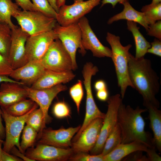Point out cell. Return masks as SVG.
I'll return each mask as SVG.
<instances>
[{"instance_id":"obj_1","label":"cell","mask_w":161,"mask_h":161,"mask_svg":"<svg viewBox=\"0 0 161 161\" xmlns=\"http://www.w3.org/2000/svg\"><path fill=\"white\" fill-rule=\"evenodd\" d=\"M128 72L134 89L142 95L143 105L159 108L160 103L156 97L160 87L159 78L153 69L151 61L144 57L136 58L131 53Z\"/></svg>"},{"instance_id":"obj_2","label":"cell","mask_w":161,"mask_h":161,"mask_svg":"<svg viewBox=\"0 0 161 161\" xmlns=\"http://www.w3.org/2000/svg\"><path fill=\"white\" fill-rule=\"evenodd\" d=\"M147 111V109H141L139 106L134 109L121 103L117 116V123L121 131V143L140 141L151 148L155 147L153 138L145 130V123L141 114Z\"/></svg>"},{"instance_id":"obj_3","label":"cell","mask_w":161,"mask_h":161,"mask_svg":"<svg viewBox=\"0 0 161 161\" xmlns=\"http://www.w3.org/2000/svg\"><path fill=\"white\" fill-rule=\"evenodd\" d=\"M111 49V58L113 62L116 73L118 86L120 89L121 98H124L127 88H134L129 77L128 64L130 53L129 51L132 45L124 46L121 44L120 37L107 32L106 37Z\"/></svg>"},{"instance_id":"obj_4","label":"cell","mask_w":161,"mask_h":161,"mask_svg":"<svg viewBox=\"0 0 161 161\" xmlns=\"http://www.w3.org/2000/svg\"><path fill=\"white\" fill-rule=\"evenodd\" d=\"M98 71L97 67L91 62L86 63L83 66L82 73L83 82L86 93V113L83 123L79 131L72 140L76 141L85 128L93 120L97 118L103 119L105 114L98 109L94 100L91 87V79Z\"/></svg>"},{"instance_id":"obj_5","label":"cell","mask_w":161,"mask_h":161,"mask_svg":"<svg viewBox=\"0 0 161 161\" xmlns=\"http://www.w3.org/2000/svg\"><path fill=\"white\" fill-rule=\"evenodd\" d=\"M13 17L21 28L29 36L52 30L57 23L55 19L38 11L21 10Z\"/></svg>"},{"instance_id":"obj_6","label":"cell","mask_w":161,"mask_h":161,"mask_svg":"<svg viewBox=\"0 0 161 161\" xmlns=\"http://www.w3.org/2000/svg\"><path fill=\"white\" fill-rule=\"evenodd\" d=\"M68 52L70 55L73 63L74 70L77 67L76 53L77 49L82 56L86 53L82 43L81 32L77 22L67 26H63L57 22L53 29Z\"/></svg>"},{"instance_id":"obj_7","label":"cell","mask_w":161,"mask_h":161,"mask_svg":"<svg viewBox=\"0 0 161 161\" xmlns=\"http://www.w3.org/2000/svg\"><path fill=\"white\" fill-rule=\"evenodd\" d=\"M38 106L36 103L28 113L20 116H13L8 113L3 108L1 107L2 117L5 123V140L3 144L2 148L4 151L10 153L11 149L13 147L16 146L21 152L23 153L19 141L20 135L29 114Z\"/></svg>"},{"instance_id":"obj_8","label":"cell","mask_w":161,"mask_h":161,"mask_svg":"<svg viewBox=\"0 0 161 161\" xmlns=\"http://www.w3.org/2000/svg\"><path fill=\"white\" fill-rule=\"evenodd\" d=\"M39 61L46 69L58 72L74 70L71 58L58 39L52 43Z\"/></svg>"},{"instance_id":"obj_9","label":"cell","mask_w":161,"mask_h":161,"mask_svg":"<svg viewBox=\"0 0 161 161\" xmlns=\"http://www.w3.org/2000/svg\"><path fill=\"white\" fill-rule=\"evenodd\" d=\"M122 99L121 95L117 94L109 97L107 100V112L103 119L98 140L90 151L91 154H98L101 153L107 137L117 123L118 111Z\"/></svg>"},{"instance_id":"obj_10","label":"cell","mask_w":161,"mask_h":161,"mask_svg":"<svg viewBox=\"0 0 161 161\" xmlns=\"http://www.w3.org/2000/svg\"><path fill=\"white\" fill-rule=\"evenodd\" d=\"M101 0H74L70 5L64 4L59 8L56 20L60 25L65 26L78 22L100 4Z\"/></svg>"},{"instance_id":"obj_11","label":"cell","mask_w":161,"mask_h":161,"mask_svg":"<svg viewBox=\"0 0 161 161\" xmlns=\"http://www.w3.org/2000/svg\"><path fill=\"white\" fill-rule=\"evenodd\" d=\"M28 97L36 103L42 111L43 121L41 129L38 132L40 134L45 128L46 124L51 121L52 118L48 114V110L51 103L55 97L61 92L67 89L66 86L60 84L51 88L36 89L27 86Z\"/></svg>"},{"instance_id":"obj_12","label":"cell","mask_w":161,"mask_h":161,"mask_svg":"<svg viewBox=\"0 0 161 161\" xmlns=\"http://www.w3.org/2000/svg\"><path fill=\"white\" fill-rule=\"evenodd\" d=\"M27 150L24 154L33 161H66L74 154L70 148H62L40 143Z\"/></svg>"},{"instance_id":"obj_13","label":"cell","mask_w":161,"mask_h":161,"mask_svg":"<svg viewBox=\"0 0 161 161\" xmlns=\"http://www.w3.org/2000/svg\"><path fill=\"white\" fill-rule=\"evenodd\" d=\"M58 39L53 30L37 35L29 36L25 44L28 61H39L52 43Z\"/></svg>"},{"instance_id":"obj_14","label":"cell","mask_w":161,"mask_h":161,"mask_svg":"<svg viewBox=\"0 0 161 161\" xmlns=\"http://www.w3.org/2000/svg\"><path fill=\"white\" fill-rule=\"evenodd\" d=\"M29 36L20 27L12 29L8 60L13 69L23 66L28 61L26 54L25 44Z\"/></svg>"},{"instance_id":"obj_15","label":"cell","mask_w":161,"mask_h":161,"mask_svg":"<svg viewBox=\"0 0 161 161\" xmlns=\"http://www.w3.org/2000/svg\"><path fill=\"white\" fill-rule=\"evenodd\" d=\"M81 126L68 128H61L57 130L47 129H43L38 135V143L55 147L68 148L72 144V139Z\"/></svg>"},{"instance_id":"obj_16","label":"cell","mask_w":161,"mask_h":161,"mask_svg":"<svg viewBox=\"0 0 161 161\" xmlns=\"http://www.w3.org/2000/svg\"><path fill=\"white\" fill-rule=\"evenodd\" d=\"M81 32L82 43L85 49L90 50L93 56L111 58V49L104 46L92 29L87 18L85 16L78 21Z\"/></svg>"},{"instance_id":"obj_17","label":"cell","mask_w":161,"mask_h":161,"mask_svg":"<svg viewBox=\"0 0 161 161\" xmlns=\"http://www.w3.org/2000/svg\"><path fill=\"white\" fill-rule=\"evenodd\" d=\"M103 120L101 118L93 120L83 130L78 139L72 143L71 148L74 154L90 151L98 140Z\"/></svg>"},{"instance_id":"obj_18","label":"cell","mask_w":161,"mask_h":161,"mask_svg":"<svg viewBox=\"0 0 161 161\" xmlns=\"http://www.w3.org/2000/svg\"><path fill=\"white\" fill-rule=\"evenodd\" d=\"M46 69L40 61H28L23 66L13 69L9 77L25 85H32Z\"/></svg>"},{"instance_id":"obj_19","label":"cell","mask_w":161,"mask_h":161,"mask_svg":"<svg viewBox=\"0 0 161 161\" xmlns=\"http://www.w3.org/2000/svg\"><path fill=\"white\" fill-rule=\"evenodd\" d=\"M28 97L27 86L4 82L0 86V106L4 108Z\"/></svg>"},{"instance_id":"obj_20","label":"cell","mask_w":161,"mask_h":161,"mask_svg":"<svg viewBox=\"0 0 161 161\" xmlns=\"http://www.w3.org/2000/svg\"><path fill=\"white\" fill-rule=\"evenodd\" d=\"M75 75L72 71L58 72L46 69L41 77L30 87L36 89L49 88L72 80Z\"/></svg>"},{"instance_id":"obj_21","label":"cell","mask_w":161,"mask_h":161,"mask_svg":"<svg viewBox=\"0 0 161 161\" xmlns=\"http://www.w3.org/2000/svg\"><path fill=\"white\" fill-rule=\"evenodd\" d=\"M151 148L140 141L120 143L114 150L104 156V161H120L126 156L137 151L148 152Z\"/></svg>"},{"instance_id":"obj_22","label":"cell","mask_w":161,"mask_h":161,"mask_svg":"<svg viewBox=\"0 0 161 161\" xmlns=\"http://www.w3.org/2000/svg\"><path fill=\"white\" fill-rule=\"evenodd\" d=\"M122 4L123 6V11L109 18L107 24H110L114 22L125 19L139 24L147 31L149 24L144 13L135 10L130 4L129 1L125 2Z\"/></svg>"},{"instance_id":"obj_23","label":"cell","mask_w":161,"mask_h":161,"mask_svg":"<svg viewBox=\"0 0 161 161\" xmlns=\"http://www.w3.org/2000/svg\"><path fill=\"white\" fill-rule=\"evenodd\" d=\"M128 30L132 33L134 41L135 46L136 58L144 57L147 53L148 49L150 47V43L147 41L139 31L137 23L127 21Z\"/></svg>"},{"instance_id":"obj_24","label":"cell","mask_w":161,"mask_h":161,"mask_svg":"<svg viewBox=\"0 0 161 161\" xmlns=\"http://www.w3.org/2000/svg\"><path fill=\"white\" fill-rule=\"evenodd\" d=\"M146 109L149 112L150 126L153 134V143L160 151H161V112L158 108L149 106Z\"/></svg>"},{"instance_id":"obj_25","label":"cell","mask_w":161,"mask_h":161,"mask_svg":"<svg viewBox=\"0 0 161 161\" xmlns=\"http://www.w3.org/2000/svg\"><path fill=\"white\" fill-rule=\"evenodd\" d=\"M19 6L11 0H0V22L7 24L11 29L18 26L12 22L11 17L21 10Z\"/></svg>"},{"instance_id":"obj_26","label":"cell","mask_w":161,"mask_h":161,"mask_svg":"<svg viewBox=\"0 0 161 161\" xmlns=\"http://www.w3.org/2000/svg\"><path fill=\"white\" fill-rule=\"evenodd\" d=\"M36 104L31 99H26L9 106L2 108L13 116H20L28 113Z\"/></svg>"},{"instance_id":"obj_27","label":"cell","mask_w":161,"mask_h":161,"mask_svg":"<svg viewBox=\"0 0 161 161\" xmlns=\"http://www.w3.org/2000/svg\"><path fill=\"white\" fill-rule=\"evenodd\" d=\"M12 29L7 24L0 22V53L8 59L11 40Z\"/></svg>"},{"instance_id":"obj_28","label":"cell","mask_w":161,"mask_h":161,"mask_svg":"<svg viewBox=\"0 0 161 161\" xmlns=\"http://www.w3.org/2000/svg\"><path fill=\"white\" fill-rule=\"evenodd\" d=\"M121 129L117 123L107 137L101 154L104 156L109 153L121 143Z\"/></svg>"},{"instance_id":"obj_29","label":"cell","mask_w":161,"mask_h":161,"mask_svg":"<svg viewBox=\"0 0 161 161\" xmlns=\"http://www.w3.org/2000/svg\"><path fill=\"white\" fill-rule=\"evenodd\" d=\"M38 132L30 126L26 124L22 131L20 145L24 153L28 148L33 147L37 138Z\"/></svg>"},{"instance_id":"obj_30","label":"cell","mask_w":161,"mask_h":161,"mask_svg":"<svg viewBox=\"0 0 161 161\" xmlns=\"http://www.w3.org/2000/svg\"><path fill=\"white\" fill-rule=\"evenodd\" d=\"M141 10L144 14L149 25L161 20V3L145 5L142 7Z\"/></svg>"},{"instance_id":"obj_31","label":"cell","mask_w":161,"mask_h":161,"mask_svg":"<svg viewBox=\"0 0 161 161\" xmlns=\"http://www.w3.org/2000/svg\"><path fill=\"white\" fill-rule=\"evenodd\" d=\"M43 121V114L40 108L33 110L29 114L26 124L34 129L38 133L41 128Z\"/></svg>"},{"instance_id":"obj_32","label":"cell","mask_w":161,"mask_h":161,"mask_svg":"<svg viewBox=\"0 0 161 161\" xmlns=\"http://www.w3.org/2000/svg\"><path fill=\"white\" fill-rule=\"evenodd\" d=\"M31 0L37 11L48 17L56 19L57 13L51 6L48 0Z\"/></svg>"},{"instance_id":"obj_33","label":"cell","mask_w":161,"mask_h":161,"mask_svg":"<svg viewBox=\"0 0 161 161\" xmlns=\"http://www.w3.org/2000/svg\"><path fill=\"white\" fill-rule=\"evenodd\" d=\"M69 94L75 104L77 112L79 113L80 104L84 94L82 83L81 80H78L70 88Z\"/></svg>"},{"instance_id":"obj_34","label":"cell","mask_w":161,"mask_h":161,"mask_svg":"<svg viewBox=\"0 0 161 161\" xmlns=\"http://www.w3.org/2000/svg\"><path fill=\"white\" fill-rule=\"evenodd\" d=\"M52 113L58 119L70 116V109L64 101L58 102L55 103L53 107Z\"/></svg>"},{"instance_id":"obj_35","label":"cell","mask_w":161,"mask_h":161,"mask_svg":"<svg viewBox=\"0 0 161 161\" xmlns=\"http://www.w3.org/2000/svg\"><path fill=\"white\" fill-rule=\"evenodd\" d=\"M71 161H104V157L101 153L89 154L88 153L79 152L74 154L69 159Z\"/></svg>"},{"instance_id":"obj_36","label":"cell","mask_w":161,"mask_h":161,"mask_svg":"<svg viewBox=\"0 0 161 161\" xmlns=\"http://www.w3.org/2000/svg\"><path fill=\"white\" fill-rule=\"evenodd\" d=\"M13 70L8 58L0 53V75L9 76Z\"/></svg>"},{"instance_id":"obj_37","label":"cell","mask_w":161,"mask_h":161,"mask_svg":"<svg viewBox=\"0 0 161 161\" xmlns=\"http://www.w3.org/2000/svg\"><path fill=\"white\" fill-rule=\"evenodd\" d=\"M147 31L148 35L161 40V21H158L153 24L149 25Z\"/></svg>"},{"instance_id":"obj_38","label":"cell","mask_w":161,"mask_h":161,"mask_svg":"<svg viewBox=\"0 0 161 161\" xmlns=\"http://www.w3.org/2000/svg\"><path fill=\"white\" fill-rule=\"evenodd\" d=\"M151 46L147 50L148 53L160 57H161V41L155 38L153 42L150 43Z\"/></svg>"},{"instance_id":"obj_39","label":"cell","mask_w":161,"mask_h":161,"mask_svg":"<svg viewBox=\"0 0 161 161\" xmlns=\"http://www.w3.org/2000/svg\"><path fill=\"white\" fill-rule=\"evenodd\" d=\"M23 10L37 11L30 0H15Z\"/></svg>"},{"instance_id":"obj_40","label":"cell","mask_w":161,"mask_h":161,"mask_svg":"<svg viewBox=\"0 0 161 161\" xmlns=\"http://www.w3.org/2000/svg\"><path fill=\"white\" fill-rule=\"evenodd\" d=\"M1 161H22L20 158L14 155H11L3 149L1 155Z\"/></svg>"},{"instance_id":"obj_41","label":"cell","mask_w":161,"mask_h":161,"mask_svg":"<svg viewBox=\"0 0 161 161\" xmlns=\"http://www.w3.org/2000/svg\"><path fill=\"white\" fill-rule=\"evenodd\" d=\"M10 153L20 158L23 161H33L32 160L27 157L24 154L21 152L16 147H13L11 150Z\"/></svg>"},{"instance_id":"obj_42","label":"cell","mask_w":161,"mask_h":161,"mask_svg":"<svg viewBox=\"0 0 161 161\" xmlns=\"http://www.w3.org/2000/svg\"><path fill=\"white\" fill-rule=\"evenodd\" d=\"M147 154L149 161H161V157L156 153L155 148H150Z\"/></svg>"},{"instance_id":"obj_43","label":"cell","mask_w":161,"mask_h":161,"mask_svg":"<svg viewBox=\"0 0 161 161\" xmlns=\"http://www.w3.org/2000/svg\"><path fill=\"white\" fill-rule=\"evenodd\" d=\"M142 151H137L136 153L134 154V156L132 155V156L127 157L126 158V160H134V161H149L148 157L144 156L142 155L141 152Z\"/></svg>"},{"instance_id":"obj_44","label":"cell","mask_w":161,"mask_h":161,"mask_svg":"<svg viewBox=\"0 0 161 161\" xmlns=\"http://www.w3.org/2000/svg\"><path fill=\"white\" fill-rule=\"evenodd\" d=\"M109 93L107 89L97 91L96 96L100 100L104 101L107 100L109 98Z\"/></svg>"},{"instance_id":"obj_45","label":"cell","mask_w":161,"mask_h":161,"mask_svg":"<svg viewBox=\"0 0 161 161\" xmlns=\"http://www.w3.org/2000/svg\"><path fill=\"white\" fill-rule=\"evenodd\" d=\"M94 88L96 91L107 89L106 82L102 80H100L96 81L94 85Z\"/></svg>"},{"instance_id":"obj_46","label":"cell","mask_w":161,"mask_h":161,"mask_svg":"<svg viewBox=\"0 0 161 161\" xmlns=\"http://www.w3.org/2000/svg\"><path fill=\"white\" fill-rule=\"evenodd\" d=\"M128 1L129 0H102L100 7H103L106 4H110L114 8L118 3L122 4L125 2Z\"/></svg>"},{"instance_id":"obj_47","label":"cell","mask_w":161,"mask_h":161,"mask_svg":"<svg viewBox=\"0 0 161 161\" xmlns=\"http://www.w3.org/2000/svg\"><path fill=\"white\" fill-rule=\"evenodd\" d=\"M4 82H10L18 83L23 85H25V84L21 81L14 80L9 77V76L0 75V83Z\"/></svg>"},{"instance_id":"obj_48","label":"cell","mask_w":161,"mask_h":161,"mask_svg":"<svg viewBox=\"0 0 161 161\" xmlns=\"http://www.w3.org/2000/svg\"><path fill=\"white\" fill-rule=\"evenodd\" d=\"M1 110L0 108V139L3 140L5 138V129L2 120Z\"/></svg>"},{"instance_id":"obj_49","label":"cell","mask_w":161,"mask_h":161,"mask_svg":"<svg viewBox=\"0 0 161 161\" xmlns=\"http://www.w3.org/2000/svg\"><path fill=\"white\" fill-rule=\"evenodd\" d=\"M48 1L52 7L58 13L59 9L57 5L56 0H48Z\"/></svg>"},{"instance_id":"obj_50","label":"cell","mask_w":161,"mask_h":161,"mask_svg":"<svg viewBox=\"0 0 161 161\" xmlns=\"http://www.w3.org/2000/svg\"><path fill=\"white\" fill-rule=\"evenodd\" d=\"M66 0H56V4L59 9L61 6L65 4Z\"/></svg>"},{"instance_id":"obj_51","label":"cell","mask_w":161,"mask_h":161,"mask_svg":"<svg viewBox=\"0 0 161 161\" xmlns=\"http://www.w3.org/2000/svg\"><path fill=\"white\" fill-rule=\"evenodd\" d=\"M4 141L3 140L0 139V161L1 160V155L2 150V145L3 144Z\"/></svg>"},{"instance_id":"obj_52","label":"cell","mask_w":161,"mask_h":161,"mask_svg":"<svg viewBox=\"0 0 161 161\" xmlns=\"http://www.w3.org/2000/svg\"><path fill=\"white\" fill-rule=\"evenodd\" d=\"M161 0H152L151 4H155L161 3Z\"/></svg>"}]
</instances>
